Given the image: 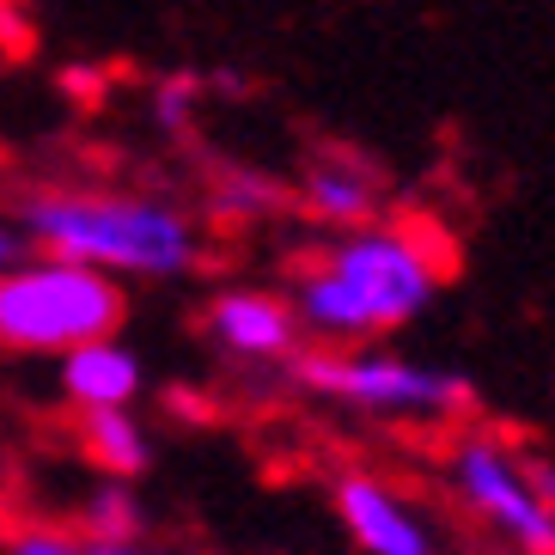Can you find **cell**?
Returning <instances> with one entry per match:
<instances>
[{"label": "cell", "instance_id": "obj_4", "mask_svg": "<svg viewBox=\"0 0 555 555\" xmlns=\"http://www.w3.org/2000/svg\"><path fill=\"white\" fill-rule=\"evenodd\" d=\"M294 385L318 403H336L348 415L373 422H457L476 409V385L452 366H422L378 343L360 348H311L294 354Z\"/></svg>", "mask_w": 555, "mask_h": 555}, {"label": "cell", "instance_id": "obj_10", "mask_svg": "<svg viewBox=\"0 0 555 555\" xmlns=\"http://www.w3.org/2000/svg\"><path fill=\"white\" fill-rule=\"evenodd\" d=\"M74 446L99 476L111 482H134L153 470V434L134 409H80L74 422Z\"/></svg>", "mask_w": 555, "mask_h": 555}, {"label": "cell", "instance_id": "obj_18", "mask_svg": "<svg viewBox=\"0 0 555 555\" xmlns=\"http://www.w3.org/2000/svg\"><path fill=\"white\" fill-rule=\"evenodd\" d=\"M13 25H18V7L13 0H0V31H13Z\"/></svg>", "mask_w": 555, "mask_h": 555}, {"label": "cell", "instance_id": "obj_8", "mask_svg": "<svg viewBox=\"0 0 555 555\" xmlns=\"http://www.w3.org/2000/svg\"><path fill=\"white\" fill-rule=\"evenodd\" d=\"M299 208L324 227L348 232V227H366L378 220L385 208V178L360 153H318V159L299 171Z\"/></svg>", "mask_w": 555, "mask_h": 555}, {"label": "cell", "instance_id": "obj_7", "mask_svg": "<svg viewBox=\"0 0 555 555\" xmlns=\"http://www.w3.org/2000/svg\"><path fill=\"white\" fill-rule=\"evenodd\" d=\"M202 330L208 343L227 360H245V366H275V360L299 354V318L287 306V294H269V287H220L202 311Z\"/></svg>", "mask_w": 555, "mask_h": 555}, {"label": "cell", "instance_id": "obj_6", "mask_svg": "<svg viewBox=\"0 0 555 555\" xmlns=\"http://www.w3.org/2000/svg\"><path fill=\"white\" fill-rule=\"evenodd\" d=\"M330 513L354 555H446V525L403 482L378 470H343L330 482Z\"/></svg>", "mask_w": 555, "mask_h": 555}, {"label": "cell", "instance_id": "obj_3", "mask_svg": "<svg viewBox=\"0 0 555 555\" xmlns=\"http://www.w3.org/2000/svg\"><path fill=\"white\" fill-rule=\"evenodd\" d=\"M129 318V294L122 281L104 269L67 257H18L13 269H0V354H55L67 348L116 336Z\"/></svg>", "mask_w": 555, "mask_h": 555}, {"label": "cell", "instance_id": "obj_14", "mask_svg": "<svg viewBox=\"0 0 555 555\" xmlns=\"http://www.w3.org/2000/svg\"><path fill=\"white\" fill-rule=\"evenodd\" d=\"M196 99H202V80H196V74H171V80L159 86V99H153V104H159V122H165V129H183V122H190V104H196Z\"/></svg>", "mask_w": 555, "mask_h": 555}, {"label": "cell", "instance_id": "obj_5", "mask_svg": "<svg viewBox=\"0 0 555 555\" xmlns=\"http://www.w3.org/2000/svg\"><path fill=\"white\" fill-rule=\"evenodd\" d=\"M446 489L482 538L501 543V555H555V513L531 482V457L501 434L464 427L446 446Z\"/></svg>", "mask_w": 555, "mask_h": 555}, {"label": "cell", "instance_id": "obj_16", "mask_svg": "<svg viewBox=\"0 0 555 555\" xmlns=\"http://www.w3.org/2000/svg\"><path fill=\"white\" fill-rule=\"evenodd\" d=\"M525 457H531V482H538L543 506L555 513V457H543V452H525Z\"/></svg>", "mask_w": 555, "mask_h": 555}, {"label": "cell", "instance_id": "obj_13", "mask_svg": "<svg viewBox=\"0 0 555 555\" xmlns=\"http://www.w3.org/2000/svg\"><path fill=\"white\" fill-rule=\"evenodd\" d=\"M0 550L7 555H99L74 525H50V519H7L0 525Z\"/></svg>", "mask_w": 555, "mask_h": 555}, {"label": "cell", "instance_id": "obj_12", "mask_svg": "<svg viewBox=\"0 0 555 555\" xmlns=\"http://www.w3.org/2000/svg\"><path fill=\"white\" fill-rule=\"evenodd\" d=\"M208 202L227 214V220H269V214H281L294 196H287L269 171H257V165H227V171L214 178Z\"/></svg>", "mask_w": 555, "mask_h": 555}, {"label": "cell", "instance_id": "obj_11", "mask_svg": "<svg viewBox=\"0 0 555 555\" xmlns=\"http://www.w3.org/2000/svg\"><path fill=\"white\" fill-rule=\"evenodd\" d=\"M74 531H80L86 543L111 550V543H141L147 519H141V501L129 494V482H111V476H104L99 489L86 494V506H80V519H74Z\"/></svg>", "mask_w": 555, "mask_h": 555}, {"label": "cell", "instance_id": "obj_2", "mask_svg": "<svg viewBox=\"0 0 555 555\" xmlns=\"http://www.w3.org/2000/svg\"><path fill=\"white\" fill-rule=\"evenodd\" d=\"M18 232L43 257L86 262L116 281H171L202 257L196 220L178 202L134 190H31L18 202Z\"/></svg>", "mask_w": 555, "mask_h": 555}, {"label": "cell", "instance_id": "obj_1", "mask_svg": "<svg viewBox=\"0 0 555 555\" xmlns=\"http://www.w3.org/2000/svg\"><path fill=\"white\" fill-rule=\"evenodd\" d=\"M446 281V257L422 227H366L336 232L324 250H311L287 281V306L299 330L324 348H360L415 324Z\"/></svg>", "mask_w": 555, "mask_h": 555}, {"label": "cell", "instance_id": "obj_9", "mask_svg": "<svg viewBox=\"0 0 555 555\" xmlns=\"http://www.w3.org/2000/svg\"><path fill=\"white\" fill-rule=\"evenodd\" d=\"M55 378H62L67 409H134L147 373H141V354H134L122 336H99V343H80L55 360Z\"/></svg>", "mask_w": 555, "mask_h": 555}, {"label": "cell", "instance_id": "obj_15", "mask_svg": "<svg viewBox=\"0 0 555 555\" xmlns=\"http://www.w3.org/2000/svg\"><path fill=\"white\" fill-rule=\"evenodd\" d=\"M18 257H31V238L18 232V220H0V269H13Z\"/></svg>", "mask_w": 555, "mask_h": 555}, {"label": "cell", "instance_id": "obj_17", "mask_svg": "<svg viewBox=\"0 0 555 555\" xmlns=\"http://www.w3.org/2000/svg\"><path fill=\"white\" fill-rule=\"evenodd\" d=\"M99 550V543H92ZM99 555H165V550H147V543H111V550H99Z\"/></svg>", "mask_w": 555, "mask_h": 555}]
</instances>
